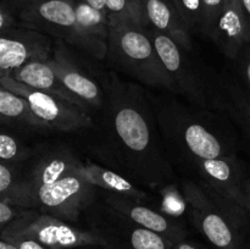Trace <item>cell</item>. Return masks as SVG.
Segmentation results:
<instances>
[{"mask_svg": "<svg viewBox=\"0 0 250 249\" xmlns=\"http://www.w3.org/2000/svg\"><path fill=\"white\" fill-rule=\"evenodd\" d=\"M99 77L105 100L100 110L97 155L133 182L150 188L172 186L177 177L150 94L142 85L124 81L115 71H102Z\"/></svg>", "mask_w": 250, "mask_h": 249, "instance_id": "obj_1", "label": "cell"}, {"mask_svg": "<svg viewBox=\"0 0 250 249\" xmlns=\"http://www.w3.org/2000/svg\"><path fill=\"white\" fill-rule=\"evenodd\" d=\"M51 65L70 92L82 99L90 109L102 110L105 94L100 82V72H94L77 55L75 48L66 42L54 39Z\"/></svg>", "mask_w": 250, "mask_h": 249, "instance_id": "obj_11", "label": "cell"}, {"mask_svg": "<svg viewBox=\"0 0 250 249\" xmlns=\"http://www.w3.org/2000/svg\"><path fill=\"white\" fill-rule=\"evenodd\" d=\"M98 189L87 178L84 166L44 187L33 198L29 209L38 210L67 222H77L82 212L97 202Z\"/></svg>", "mask_w": 250, "mask_h": 249, "instance_id": "obj_9", "label": "cell"}, {"mask_svg": "<svg viewBox=\"0 0 250 249\" xmlns=\"http://www.w3.org/2000/svg\"><path fill=\"white\" fill-rule=\"evenodd\" d=\"M34 151L36 146L31 148L6 132L0 133V160L2 163L21 165L34 155Z\"/></svg>", "mask_w": 250, "mask_h": 249, "instance_id": "obj_24", "label": "cell"}, {"mask_svg": "<svg viewBox=\"0 0 250 249\" xmlns=\"http://www.w3.org/2000/svg\"><path fill=\"white\" fill-rule=\"evenodd\" d=\"M110 24L134 23L146 27L143 0H106Z\"/></svg>", "mask_w": 250, "mask_h": 249, "instance_id": "obj_23", "label": "cell"}, {"mask_svg": "<svg viewBox=\"0 0 250 249\" xmlns=\"http://www.w3.org/2000/svg\"><path fill=\"white\" fill-rule=\"evenodd\" d=\"M84 173L88 180L103 192L126 195L142 202L149 200V194L146 190L139 188L136 182L131 181L128 177L112 168L104 167L89 161L84 163Z\"/></svg>", "mask_w": 250, "mask_h": 249, "instance_id": "obj_22", "label": "cell"}, {"mask_svg": "<svg viewBox=\"0 0 250 249\" xmlns=\"http://www.w3.org/2000/svg\"><path fill=\"white\" fill-rule=\"evenodd\" d=\"M146 27L170 37L178 45L192 51L189 33L176 10L172 0H143Z\"/></svg>", "mask_w": 250, "mask_h": 249, "instance_id": "obj_20", "label": "cell"}, {"mask_svg": "<svg viewBox=\"0 0 250 249\" xmlns=\"http://www.w3.org/2000/svg\"><path fill=\"white\" fill-rule=\"evenodd\" d=\"M26 208L19 207L16 204L0 199V228L4 229L7 225L16 220L23 212Z\"/></svg>", "mask_w": 250, "mask_h": 249, "instance_id": "obj_28", "label": "cell"}, {"mask_svg": "<svg viewBox=\"0 0 250 249\" xmlns=\"http://www.w3.org/2000/svg\"><path fill=\"white\" fill-rule=\"evenodd\" d=\"M149 37L163 61L164 67L175 84L177 94L190 104L203 109L214 110L212 75L199 67L189 56V51L178 45L173 39L146 27Z\"/></svg>", "mask_w": 250, "mask_h": 249, "instance_id": "obj_6", "label": "cell"}, {"mask_svg": "<svg viewBox=\"0 0 250 249\" xmlns=\"http://www.w3.org/2000/svg\"><path fill=\"white\" fill-rule=\"evenodd\" d=\"M0 249H20L17 244L7 239H0Z\"/></svg>", "mask_w": 250, "mask_h": 249, "instance_id": "obj_36", "label": "cell"}, {"mask_svg": "<svg viewBox=\"0 0 250 249\" xmlns=\"http://www.w3.org/2000/svg\"><path fill=\"white\" fill-rule=\"evenodd\" d=\"M244 249H250V241L248 242V243L246 244V247H244Z\"/></svg>", "mask_w": 250, "mask_h": 249, "instance_id": "obj_37", "label": "cell"}, {"mask_svg": "<svg viewBox=\"0 0 250 249\" xmlns=\"http://www.w3.org/2000/svg\"><path fill=\"white\" fill-rule=\"evenodd\" d=\"M186 168L193 172L195 180L207 185L229 202L244 208V182L248 177L243 161L238 156L198 159Z\"/></svg>", "mask_w": 250, "mask_h": 249, "instance_id": "obj_13", "label": "cell"}, {"mask_svg": "<svg viewBox=\"0 0 250 249\" xmlns=\"http://www.w3.org/2000/svg\"><path fill=\"white\" fill-rule=\"evenodd\" d=\"M227 0H202L203 6V28L202 36L207 39L212 24L219 17Z\"/></svg>", "mask_w": 250, "mask_h": 249, "instance_id": "obj_27", "label": "cell"}, {"mask_svg": "<svg viewBox=\"0 0 250 249\" xmlns=\"http://www.w3.org/2000/svg\"><path fill=\"white\" fill-rule=\"evenodd\" d=\"M214 110L226 115L241 131L250 150V94L236 77L221 73L212 75Z\"/></svg>", "mask_w": 250, "mask_h": 249, "instance_id": "obj_16", "label": "cell"}, {"mask_svg": "<svg viewBox=\"0 0 250 249\" xmlns=\"http://www.w3.org/2000/svg\"><path fill=\"white\" fill-rule=\"evenodd\" d=\"M232 61L236 68V80L250 94V43H247Z\"/></svg>", "mask_w": 250, "mask_h": 249, "instance_id": "obj_26", "label": "cell"}, {"mask_svg": "<svg viewBox=\"0 0 250 249\" xmlns=\"http://www.w3.org/2000/svg\"><path fill=\"white\" fill-rule=\"evenodd\" d=\"M0 119L6 126L19 131L48 132L32 111L28 100L0 85Z\"/></svg>", "mask_w": 250, "mask_h": 249, "instance_id": "obj_21", "label": "cell"}, {"mask_svg": "<svg viewBox=\"0 0 250 249\" xmlns=\"http://www.w3.org/2000/svg\"><path fill=\"white\" fill-rule=\"evenodd\" d=\"M20 26L19 15L9 5L1 1L0 4V33Z\"/></svg>", "mask_w": 250, "mask_h": 249, "instance_id": "obj_29", "label": "cell"}, {"mask_svg": "<svg viewBox=\"0 0 250 249\" xmlns=\"http://www.w3.org/2000/svg\"><path fill=\"white\" fill-rule=\"evenodd\" d=\"M75 1L76 0H39L20 12V26L36 29L76 48L77 20Z\"/></svg>", "mask_w": 250, "mask_h": 249, "instance_id": "obj_12", "label": "cell"}, {"mask_svg": "<svg viewBox=\"0 0 250 249\" xmlns=\"http://www.w3.org/2000/svg\"><path fill=\"white\" fill-rule=\"evenodd\" d=\"M50 249H67V248H50Z\"/></svg>", "mask_w": 250, "mask_h": 249, "instance_id": "obj_38", "label": "cell"}, {"mask_svg": "<svg viewBox=\"0 0 250 249\" xmlns=\"http://www.w3.org/2000/svg\"><path fill=\"white\" fill-rule=\"evenodd\" d=\"M89 229L104 241V249H173L170 239L134 224L105 202L85 210Z\"/></svg>", "mask_w": 250, "mask_h": 249, "instance_id": "obj_8", "label": "cell"}, {"mask_svg": "<svg viewBox=\"0 0 250 249\" xmlns=\"http://www.w3.org/2000/svg\"><path fill=\"white\" fill-rule=\"evenodd\" d=\"M84 163L63 143L36 146L34 155L19 165L16 185L5 199L19 207L31 208L33 198L44 187L71 172L81 170Z\"/></svg>", "mask_w": 250, "mask_h": 249, "instance_id": "obj_5", "label": "cell"}, {"mask_svg": "<svg viewBox=\"0 0 250 249\" xmlns=\"http://www.w3.org/2000/svg\"><path fill=\"white\" fill-rule=\"evenodd\" d=\"M54 39L36 29L19 26L0 33V73H10L33 60L53 58Z\"/></svg>", "mask_w": 250, "mask_h": 249, "instance_id": "obj_14", "label": "cell"}, {"mask_svg": "<svg viewBox=\"0 0 250 249\" xmlns=\"http://www.w3.org/2000/svg\"><path fill=\"white\" fill-rule=\"evenodd\" d=\"M103 198L104 202L120 215L139 226L161 234L172 243L176 244L187 238V231L180 220L149 207L146 204L148 202L106 192H103Z\"/></svg>", "mask_w": 250, "mask_h": 249, "instance_id": "obj_15", "label": "cell"}, {"mask_svg": "<svg viewBox=\"0 0 250 249\" xmlns=\"http://www.w3.org/2000/svg\"><path fill=\"white\" fill-rule=\"evenodd\" d=\"M28 237L49 248L104 247V241L92 229H83L51 215L24 209L16 220L1 229V238Z\"/></svg>", "mask_w": 250, "mask_h": 249, "instance_id": "obj_7", "label": "cell"}, {"mask_svg": "<svg viewBox=\"0 0 250 249\" xmlns=\"http://www.w3.org/2000/svg\"><path fill=\"white\" fill-rule=\"evenodd\" d=\"M77 44L80 50L97 60H105L109 49L110 22L107 15L82 1H75Z\"/></svg>", "mask_w": 250, "mask_h": 249, "instance_id": "obj_18", "label": "cell"}, {"mask_svg": "<svg viewBox=\"0 0 250 249\" xmlns=\"http://www.w3.org/2000/svg\"><path fill=\"white\" fill-rule=\"evenodd\" d=\"M0 85L26 98L32 111L48 131L73 132L94 126L88 110L59 95L28 87L6 73H0Z\"/></svg>", "mask_w": 250, "mask_h": 249, "instance_id": "obj_10", "label": "cell"}, {"mask_svg": "<svg viewBox=\"0 0 250 249\" xmlns=\"http://www.w3.org/2000/svg\"><path fill=\"white\" fill-rule=\"evenodd\" d=\"M6 75H10L17 82L23 83L28 87L59 95V97L63 98V99L68 100V102L73 103V104L78 105V106L83 107L88 111L90 110V107L82 99L76 97L61 82V80L58 77L55 70H54L53 65H51V60L29 61V62L24 63L21 67L16 68V70L6 73Z\"/></svg>", "mask_w": 250, "mask_h": 249, "instance_id": "obj_19", "label": "cell"}, {"mask_svg": "<svg viewBox=\"0 0 250 249\" xmlns=\"http://www.w3.org/2000/svg\"><path fill=\"white\" fill-rule=\"evenodd\" d=\"M188 216L195 228L217 249H244L250 241V215L197 180L182 182Z\"/></svg>", "mask_w": 250, "mask_h": 249, "instance_id": "obj_3", "label": "cell"}, {"mask_svg": "<svg viewBox=\"0 0 250 249\" xmlns=\"http://www.w3.org/2000/svg\"><path fill=\"white\" fill-rule=\"evenodd\" d=\"M173 249H202V248H200L199 246H197L195 243H192V242L185 239V241L173 244Z\"/></svg>", "mask_w": 250, "mask_h": 249, "instance_id": "obj_34", "label": "cell"}, {"mask_svg": "<svg viewBox=\"0 0 250 249\" xmlns=\"http://www.w3.org/2000/svg\"><path fill=\"white\" fill-rule=\"evenodd\" d=\"M186 28L190 34H202L203 6L202 0H172Z\"/></svg>", "mask_w": 250, "mask_h": 249, "instance_id": "obj_25", "label": "cell"}, {"mask_svg": "<svg viewBox=\"0 0 250 249\" xmlns=\"http://www.w3.org/2000/svg\"><path fill=\"white\" fill-rule=\"evenodd\" d=\"M1 1L5 2L6 5H9V6L11 7L14 11H16L17 15H19L24 7H27L28 5L34 4V2L39 1V0H1Z\"/></svg>", "mask_w": 250, "mask_h": 249, "instance_id": "obj_31", "label": "cell"}, {"mask_svg": "<svg viewBox=\"0 0 250 249\" xmlns=\"http://www.w3.org/2000/svg\"><path fill=\"white\" fill-rule=\"evenodd\" d=\"M105 60L142 84L164 88L177 94L146 27L134 23L110 24L109 49Z\"/></svg>", "mask_w": 250, "mask_h": 249, "instance_id": "obj_4", "label": "cell"}, {"mask_svg": "<svg viewBox=\"0 0 250 249\" xmlns=\"http://www.w3.org/2000/svg\"><path fill=\"white\" fill-rule=\"evenodd\" d=\"M244 208L250 215V177L244 182Z\"/></svg>", "mask_w": 250, "mask_h": 249, "instance_id": "obj_33", "label": "cell"}, {"mask_svg": "<svg viewBox=\"0 0 250 249\" xmlns=\"http://www.w3.org/2000/svg\"><path fill=\"white\" fill-rule=\"evenodd\" d=\"M151 100L171 160L186 167L198 159L237 156L238 137L226 115L193 104L189 106L173 97H151Z\"/></svg>", "mask_w": 250, "mask_h": 249, "instance_id": "obj_2", "label": "cell"}, {"mask_svg": "<svg viewBox=\"0 0 250 249\" xmlns=\"http://www.w3.org/2000/svg\"><path fill=\"white\" fill-rule=\"evenodd\" d=\"M2 239H5V238H2ZM6 239L7 241L14 242L15 244H17L20 249H50L49 247L39 243V242H37L36 239L28 238V237L15 236V237H10V238H6Z\"/></svg>", "mask_w": 250, "mask_h": 249, "instance_id": "obj_30", "label": "cell"}, {"mask_svg": "<svg viewBox=\"0 0 250 249\" xmlns=\"http://www.w3.org/2000/svg\"><path fill=\"white\" fill-rule=\"evenodd\" d=\"M239 2H241L243 14H244V16H246L247 22H248V24L250 27V0H239Z\"/></svg>", "mask_w": 250, "mask_h": 249, "instance_id": "obj_35", "label": "cell"}, {"mask_svg": "<svg viewBox=\"0 0 250 249\" xmlns=\"http://www.w3.org/2000/svg\"><path fill=\"white\" fill-rule=\"evenodd\" d=\"M77 1L85 2V4L90 5V6H93L94 9L100 10V11H103L104 14H106V0H77Z\"/></svg>", "mask_w": 250, "mask_h": 249, "instance_id": "obj_32", "label": "cell"}, {"mask_svg": "<svg viewBox=\"0 0 250 249\" xmlns=\"http://www.w3.org/2000/svg\"><path fill=\"white\" fill-rule=\"evenodd\" d=\"M207 39L229 60H233L241 49L250 43V27L239 0H227Z\"/></svg>", "mask_w": 250, "mask_h": 249, "instance_id": "obj_17", "label": "cell"}]
</instances>
